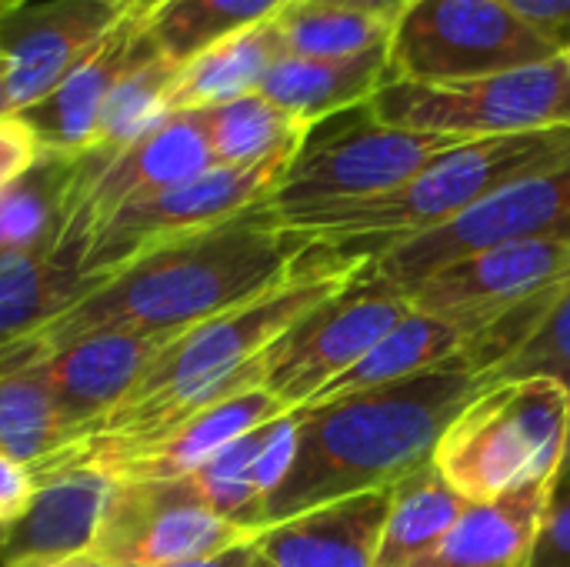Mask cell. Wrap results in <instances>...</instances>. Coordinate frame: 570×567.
<instances>
[{"mask_svg": "<svg viewBox=\"0 0 570 567\" xmlns=\"http://www.w3.org/2000/svg\"><path fill=\"white\" fill-rule=\"evenodd\" d=\"M261 431L264 424L244 434L240 441L227 444L217 458H210L204 468H197L187 478L197 498L214 515H220L224 521L237 525L247 535H257L264 528V511H267V498L257 478Z\"/></svg>", "mask_w": 570, "mask_h": 567, "instance_id": "cell-32", "label": "cell"}, {"mask_svg": "<svg viewBox=\"0 0 570 567\" xmlns=\"http://www.w3.org/2000/svg\"><path fill=\"white\" fill-rule=\"evenodd\" d=\"M454 144L464 140L384 124L364 104L307 130L264 207L277 224H294L364 204L401 187Z\"/></svg>", "mask_w": 570, "mask_h": 567, "instance_id": "cell-6", "label": "cell"}, {"mask_svg": "<svg viewBox=\"0 0 570 567\" xmlns=\"http://www.w3.org/2000/svg\"><path fill=\"white\" fill-rule=\"evenodd\" d=\"M468 511V501L438 475L434 465L394 485L374 567L421 565Z\"/></svg>", "mask_w": 570, "mask_h": 567, "instance_id": "cell-26", "label": "cell"}, {"mask_svg": "<svg viewBox=\"0 0 570 567\" xmlns=\"http://www.w3.org/2000/svg\"><path fill=\"white\" fill-rule=\"evenodd\" d=\"M120 3H127V7H134V10H137V0H120Z\"/></svg>", "mask_w": 570, "mask_h": 567, "instance_id": "cell-44", "label": "cell"}, {"mask_svg": "<svg viewBox=\"0 0 570 567\" xmlns=\"http://www.w3.org/2000/svg\"><path fill=\"white\" fill-rule=\"evenodd\" d=\"M77 157L43 154L0 197V247L53 254L63 234V197Z\"/></svg>", "mask_w": 570, "mask_h": 567, "instance_id": "cell-31", "label": "cell"}, {"mask_svg": "<svg viewBox=\"0 0 570 567\" xmlns=\"http://www.w3.org/2000/svg\"><path fill=\"white\" fill-rule=\"evenodd\" d=\"M528 374L554 378L570 394V281L548 301V307L538 314L531 331L491 371H484V384L501 378H528Z\"/></svg>", "mask_w": 570, "mask_h": 567, "instance_id": "cell-33", "label": "cell"}, {"mask_svg": "<svg viewBox=\"0 0 570 567\" xmlns=\"http://www.w3.org/2000/svg\"><path fill=\"white\" fill-rule=\"evenodd\" d=\"M250 538L214 515L187 478H114L94 555L114 567H164L210 558Z\"/></svg>", "mask_w": 570, "mask_h": 567, "instance_id": "cell-13", "label": "cell"}, {"mask_svg": "<svg viewBox=\"0 0 570 567\" xmlns=\"http://www.w3.org/2000/svg\"><path fill=\"white\" fill-rule=\"evenodd\" d=\"M110 488L114 478L80 454L37 478L30 505L0 531V565L43 567L90 555Z\"/></svg>", "mask_w": 570, "mask_h": 567, "instance_id": "cell-17", "label": "cell"}, {"mask_svg": "<svg viewBox=\"0 0 570 567\" xmlns=\"http://www.w3.org/2000/svg\"><path fill=\"white\" fill-rule=\"evenodd\" d=\"M0 251H3V247H0Z\"/></svg>", "mask_w": 570, "mask_h": 567, "instance_id": "cell-45", "label": "cell"}, {"mask_svg": "<svg viewBox=\"0 0 570 567\" xmlns=\"http://www.w3.org/2000/svg\"><path fill=\"white\" fill-rule=\"evenodd\" d=\"M367 107L384 124L458 140L570 127L568 84L558 57L441 84L391 80Z\"/></svg>", "mask_w": 570, "mask_h": 567, "instance_id": "cell-7", "label": "cell"}, {"mask_svg": "<svg viewBox=\"0 0 570 567\" xmlns=\"http://www.w3.org/2000/svg\"><path fill=\"white\" fill-rule=\"evenodd\" d=\"M481 384L451 361L401 384L297 408L294 468L271 498L264 528L351 495L394 488L428 468L444 428Z\"/></svg>", "mask_w": 570, "mask_h": 567, "instance_id": "cell-2", "label": "cell"}, {"mask_svg": "<svg viewBox=\"0 0 570 567\" xmlns=\"http://www.w3.org/2000/svg\"><path fill=\"white\" fill-rule=\"evenodd\" d=\"M364 264L367 261H331L311 254L307 267L267 294L187 328L154 358L137 388L90 441L147 438L197 414L200 408L264 384V358L274 341L314 304L341 291Z\"/></svg>", "mask_w": 570, "mask_h": 567, "instance_id": "cell-3", "label": "cell"}, {"mask_svg": "<svg viewBox=\"0 0 570 567\" xmlns=\"http://www.w3.org/2000/svg\"><path fill=\"white\" fill-rule=\"evenodd\" d=\"M284 53L291 57H351L391 43L394 20L341 0H287L277 17Z\"/></svg>", "mask_w": 570, "mask_h": 567, "instance_id": "cell-28", "label": "cell"}, {"mask_svg": "<svg viewBox=\"0 0 570 567\" xmlns=\"http://www.w3.org/2000/svg\"><path fill=\"white\" fill-rule=\"evenodd\" d=\"M20 3H27V0H0V20H3V17H7L10 10H17Z\"/></svg>", "mask_w": 570, "mask_h": 567, "instance_id": "cell-43", "label": "cell"}, {"mask_svg": "<svg viewBox=\"0 0 570 567\" xmlns=\"http://www.w3.org/2000/svg\"><path fill=\"white\" fill-rule=\"evenodd\" d=\"M570 281V241H521L468 254L404 291L414 311L481 338L511 314L554 297Z\"/></svg>", "mask_w": 570, "mask_h": 567, "instance_id": "cell-12", "label": "cell"}, {"mask_svg": "<svg viewBox=\"0 0 570 567\" xmlns=\"http://www.w3.org/2000/svg\"><path fill=\"white\" fill-rule=\"evenodd\" d=\"M531 567H570V478L558 481L531 555Z\"/></svg>", "mask_w": 570, "mask_h": 567, "instance_id": "cell-34", "label": "cell"}, {"mask_svg": "<svg viewBox=\"0 0 570 567\" xmlns=\"http://www.w3.org/2000/svg\"><path fill=\"white\" fill-rule=\"evenodd\" d=\"M43 157L40 140L33 137V130L17 117L7 114L0 117V197Z\"/></svg>", "mask_w": 570, "mask_h": 567, "instance_id": "cell-35", "label": "cell"}, {"mask_svg": "<svg viewBox=\"0 0 570 567\" xmlns=\"http://www.w3.org/2000/svg\"><path fill=\"white\" fill-rule=\"evenodd\" d=\"M514 17L544 33L561 50L570 43V0H501Z\"/></svg>", "mask_w": 570, "mask_h": 567, "instance_id": "cell-36", "label": "cell"}, {"mask_svg": "<svg viewBox=\"0 0 570 567\" xmlns=\"http://www.w3.org/2000/svg\"><path fill=\"white\" fill-rule=\"evenodd\" d=\"M561 53L501 0H414L387 43L391 80L441 84L504 74Z\"/></svg>", "mask_w": 570, "mask_h": 567, "instance_id": "cell-8", "label": "cell"}, {"mask_svg": "<svg viewBox=\"0 0 570 567\" xmlns=\"http://www.w3.org/2000/svg\"><path fill=\"white\" fill-rule=\"evenodd\" d=\"M13 114L10 110V94H7V57L0 53V117Z\"/></svg>", "mask_w": 570, "mask_h": 567, "instance_id": "cell-41", "label": "cell"}, {"mask_svg": "<svg viewBox=\"0 0 570 567\" xmlns=\"http://www.w3.org/2000/svg\"><path fill=\"white\" fill-rule=\"evenodd\" d=\"M294 154L247 167H210L177 187L127 204L94 234L83 254V274H110L157 244L207 231L267 204Z\"/></svg>", "mask_w": 570, "mask_h": 567, "instance_id": "cell-11", "label": "cell"}, {"mask_svg": "<svg viewBox=\"0 0 570 567\" xmlns=\"http://www.w3.org/2000/svg\"><path fill=\"white\" fill-rule=\"evenodd\" d=\"M521 241H570V157L498 187L451 224L377 254L371 267L404 294L468 254Z\"/></svg>", "mask_w": 570, "mask_h": 567, "instance_id": "cell-10", "label": "cell"}, {"mask_svg": "<svg viewBox=\"0 0 570 567\" xmlns=\"http://www.w3.org/2000/svg\"><path fill=\"white\" fill-rule=\"evenodd\" d=\"M431 465L468 501L488 505L570 471V394L554 378L481 384L444 428Z\"/></svg>", "mask_w": 570, "mask_h": 567, "instance_id": "cell-5", "label": "cell"}, {"mask_svg": "<svg viewBox=\"0 0 570 567\" xmlns=\"http://www.w3.org/2000/svg\"><path fill=\"white\" fill-rule=\"evenodd\" d=\"M164 567H261L257 558V548H254V538L230 548V551H220V555H210V558H194V561H180V565H164Z\"/></svg>", "mask_w": 570, "mask_h": 567, "instance_id": "cell-38", "label": "cell"}, {"mask_svg": "<svg viewBox=\"0 0 570 567\" xmlns=\"http://www.w3.org/2000/svg\"><path fill=\"white\" fill-rule=\"evenodd\" d=\"M107 274H83L43 251H0V354L83 301Z\"/></svg>", "mask_w": 570, "mask_h": 567, "instance_id": "cell-24", "label": "cell"}, {"mask_svg": "<svg viewBox=\"0 0 570 567\" xmlns=\"http://www.w3.org/2000/svg\"><path fill=\"white\" fill-rule=\"evenodd\" d=\"M307 241L277 224L261 204L137 254L43 328V334L50 344L104 328L184 334L267 294L307 267Z\"/></svg>", "mask_w": 570, "mask_h": 567, "instance_id": "cell-1", "label": "cell"}, {"mask_svg": "<svg viewBox=\"0 0 570 567\" xmlns=\"http://www.w3.org/2000/svg\"><path fill=\"white\" fill-rule=\"evenodd\" d=\"M558 485H531L488 505H468L444 541L414 567H531Z\"/></svg>", "mask_w": 570, "mask_h": 567, "instance_id": "cell-22", "label": "cell"}, {"mask_svg": "<svg viewBox=\"0 0 570 567\" xmlns=\"http://www.w3.org/2000/svg\"><path fill=\"white\" fill-rule=\"evenodd\" d=\"M468 344H471V338L458 324L411 307V314L397 328H391L351 371H344L337 381H331L304 408L331 404L341 398H354L364 391H377V388L401 384V381H411L417 374L438 371V368L458 361V354Z\"/></svg>", "mask_w": 570, "mask_h": 567, "instance_id": "cell-23", "label": "cell"}, {"mask_svg": "<svg viewBox=\"0 0 570 567\" xmlns=\"http://www.w3.org/2000/svg\"><path fill=\"white\" fill-rule=\"evenodd\" d=\"M0 567H3V565H0Z\"/></svg>", "mask_w": 570, "mask_h": 567, "instance_id": "cell-46", "label": "cell"}, {"mask_svg": "<svg viewBox=\"0 0 570 567\" xmlns=\"http://www.w3.org/2000/svg\"><path fill=\"white\" fill-rule=\"evenodd\" d=\"M174 338L177 334L104 328L50 344L47 374L73 454H80V448L107 424Z\"/></svg>", "mask_w": 570, "mask_h": 567, "instance_id": "cell-14", "label": "cell"}, {"mask_svg": "<svg viewBox=\"0 0 570 567\" xmlns=\"http://www.w3.org/2000/svg\"><path fill=\"white\" fill-rule=\"evenodd\" d=\"M558 60H561V70H564V84H568V97H570V43L558 53Z\"/></svg>", "mask_w": 570, "mask_h": 567, "instance_id": "cell-42", "label": "cell"}, {"mask_svg": "<svg viewBox=\"0 0 570 567\" xmlns=\"http://www.w3.org/2000/svg\"><path fill=\"white\" fill-rule=\"evenodd\" d=\"M134 7L120 0H27L0 20L10 110L40 104Z\"/></svg>", "mask_w": 570, "mask_h": 567, "instance_id": "cell-15", "label": "cell"}, {"mask_svg": "<svg viewBox=\"0 0 570 567\" xmlns=\"http://www.w3.org/2000/svg\"><path fill=\"white\" fill-rule=\"evenodd\" d=\"M144 43H147L144 13L137 10L124 13L100 37V43L40 104L17 114L40 140L43 154L80 157L94 147L104 104L117 87V80L130 70Z\"/></svg>", "mask_w": 570, "mask_h": 567, "instance_id": "cell-18", "label": "cell"}, {"mask_svg": "<svg viewBox=\"0 0 570 567\" xmlns=\"http://www.w3.org/2000/svg\"><path fill=\"white\" fill-rule=\"evenodd\" d=\"M197 114L217 167H247L294 154L311 130V124L291 117L257 90L217 107H204Z\"/></svg>", "mask_w": 570, "mask_h": 567, "instance_id": "cell-27", "label": "cell"}, {"mask_svg": "<svg viewBox=\"0 0 570 567\" xmlns=\"http://www.w3.org/2000/svg\"><path fill=\"white\" fill-rule=\"evenodd\" d=\"M407 314L411 301L367 261L341 291L314 304L274 341L264 358V388L287 411L311 404Z\"/></svg>", "mask_w": 570, "mask_h": 567, "instance_id": "cell-9", "label": "cell"}, {"mask_svg": "<svg viewBox=\"0 0 570 567\" xmlns=\"http://www.w3.org/2000/svg\"><path fill=\"white\" fill-rule=\"evenodd\" d=\"M43 567H114V565H107L104 558H97V555L90 551V555H77V558H67V561H57V565H43Z\"/></svg>", "mask_w": 570, "mask_h": 567, "instance_id": "cell-40", "label": "cell"}, {"mask_svg": "<svg viewBox=\"0 0 570 567\" xmlns=\"http://www.w3.org/2000/svg\"><path fill=\"white\" fill-rule=\"evenodd\" d=\"M341 3H351V7H361V10H371L377 17H387V20H397L414 0H341Z\"/></svg>", "mask_w": 570, "mask_h": 567, "instance_id": "cell-39", "label": "cell"}, {"mask_svg": "<svg viewBox=\"0 0 570 567\" xmlns=\"http://www.w3.org/2000/svg\"><path fill=\"white\" fill-rule=\"evenodd\" d=\"M568 157L570 127L464 140L374 201L314 214L284 227L301 234L311 254L331 261H374L404 241L451 224L498 187Z\"/></svg>", "mask_w": 570, "mask_h": 567, "instance_id": "cell-4", "label": "cell"}, {"mask_svg": "<svg viewBox=\"0 0 570 567\" xmlns=\"http://www.w3.org/2000/svg\"><path fill=\"white\" fill-rule=\"evenodd\" d=\"M180 63L160 53V47L150 40L130 63V70L117 80L110 90L100 124H97V140L90 150L100 154H120L124 147L137 144L147 137L157 124L170 117V87L177 80Z\"/></svg>", "mask_w": 570, "mask_h": 567, "instance_id": "cell-29", "label": "cell"}, {"mask_svg": "<svg viewBox=\"0 0 570 567\" xmlns=\"http://www.w3.org/2000/svg\"><path fill=\"white\" fill-rule=\"evenodd\" d=\"M37 491V478L27 465H20L17 458H10L7 451H0V531L20 518V511L30 505Z\"/></svg>", "mask_w": 570, "mask_h": 567, "instance_id": "cell-37", "label": "cell"}, {"mask_svg": "<svg viewBox=\"0 0 570 567\" xmlns=\"http://www.w3.org/2000/svg\"><path fill=\"white\" fill-rule=\"evenodd\" d=\"M394 488L351 495L254 535L261 567H374Z\"/></svg>", "mask_w": 570, "mask_h": 567, "instance_id": "cell-19", "label": "cell"}, {"mask_svg": "<svg viewBox=\"0 0 570 567\" xmlns=\"http://www.w3.org/2000/svg\"><path fill=\"white\" fill-rule=\"evenodd\" d=\"M287 414V408L264 388H247L234 398H224L197 414L134 441H87L80 458L104 468L110 478H150V481H177L190 478L210 458H217L227 444L240 441L254 428Z\"/></svg>", "mask_w": 570, "mask_h": 567, "instance_id": "cell-16", "label": "cell"}, {"mask_svg": "<svg viewBox=\"0 0 570 567\" xmlns=\"http://www.w3.org/2000/svg\"><path fill=\"white\" fill-rule=\"evenodd\" d=\"M50 341L33 334L0 354V451L43 478L73 458L47 374Z\"/></svg>", "mask_w": 570, "mask_h": 567, "instance_id": "cell-20", "label": "cell"}, {"mask_svg": "<svg viewBox=\"0 0 570 567\" xmlns=\"http://www.w3.org/2000/svg\"><path fill=\"white\" fill-rule=\"evenodd\" d=\"M284 3L287 0H164L144 13V27L164 57L187 63L217 40L277 17Z\"/></svg>", "mask_w": 570, "mask_h": 567, "instance_id": "cell-30", "label": "cell"}, {"mask_svg": "<svg viewBox=\"0 0 570 567\" xmlns=\"http://www.w3.org/2000/svg\"><path fill=\"white\" fill-rule=\"evenodd\" d=\"M277 57H284V43L274 17L217 40L214 47L180 63L177 80L170 87V114L204 110L254 94Z\"/></svg>", "mask_w": 570, "mask_h": 567, "instance_id": "cell-25", "label": "cell"}, {"mask_svg": "<svg viewBox=\"0 0 570 567\" xmlns=\"http://www.w3.org/2000/svg\"><path fill=\"white\" fill-rule=\"evenodd\" d=\"M391 84L387 47L351 57H277L257 94L304 124H321L371 104Z\"/></svg>", "mask_w": 570, "mask_h": 567, "instance_id": "cell-21", "label": "cell"}]
</instances>
